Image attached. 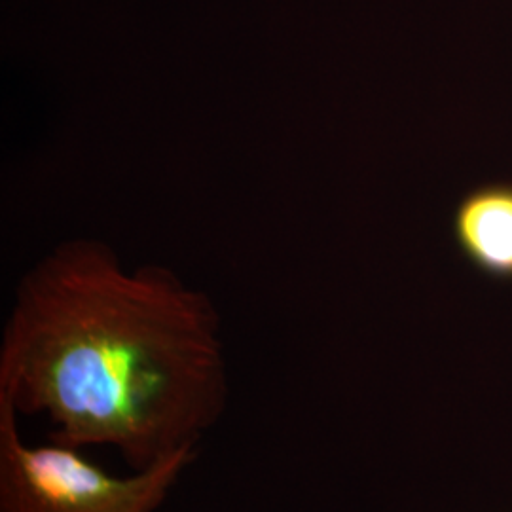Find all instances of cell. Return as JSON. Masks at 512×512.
Listing matches in <instances>:
<instances>
[{
  "mask_svg": "<svg viewBox=\"0 0 512 512\" xmlns=\"http://www.w3.org/2000/svg\"><path fill=\"white\" fill-rule=\"evenodd\" d=\"M454 238L480 272L512 279V184L469 192L454 215Z\"/></svg>",
  "mask_w": 512,
  "mask_h": 512,
  "instance_id": "3",
  "label": "cell"
},
{
  "mask_svg": "<svg viewBox=\"0 0 512 512\" xmlns=\"http://www.w3.org/2000/svg\"><path fill=\"white\" fill-rule=\"evenodd\" d=\"M0 401V512H160L198 459L184 450L147 469L112 475L84 450L21 437Z\"/></svg>",
  "mask_w": 512,
  "mask_h": 512,
  "instance_id": "2",
  "label": "cell"
},
{
  "mask_svg": "<svg viewBox=\"0 0 512 512\" xmlns=\"http://www.w3.org/2000/svg\"><path fill=\"white\" fill-rule=\"evenodd\" d=\"M230 397L220 313L162 264L69 239L21 277L0 338V401L65 446L131 471L198 450Z\"/></svg>",
  "mask_w": 512,
  "mask_h": 512,
  "instance_id": "1",
  "label": "cell"
}]
</instances>
